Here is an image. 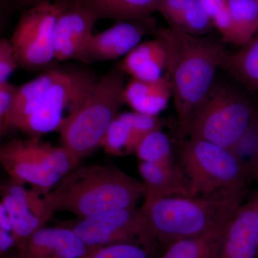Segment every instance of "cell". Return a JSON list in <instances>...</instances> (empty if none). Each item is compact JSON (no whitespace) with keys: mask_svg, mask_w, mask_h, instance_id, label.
I'll return each mask as SVG.
<instances>
[{"mask_svg":"<svg viewBox=\"0 0 258 258\" xmlns=\"http://www.w3.org/2000/svg\"><path fill=\"white\" fill-rule=\"evenodd\" d=\"M154 36L165 45L166 76L170 80L180 135L186 137L190 121L214 86L227 52L221 37L195 36L176 28H157Z\"/></svg>","mask_w":258,"mask_h":258,"instance_id":"1","label":"cell"},{"mask_svg":"<svg viewBox=\"0 0 258 258\" xmlns=\"http://www.w3.org/2000/svg\"><path fill=\"white\" fill-rule=\"evenodd\" d=\"M145 196L143 182L113 166H78L44 195L52 214L66 211L78 217L137 207Z\"/></svg>","mask_w":258,"mask_h":258,"instance_id":"2","label":"cell"},{"mask_svg":"<svg viewBox=\"0 0 258 258\" xmlns=\"http://www.w3.org/2000/svg\"><path fill=\"white\" fill-rule=\"evenodd\" d=\"M247 190L222 189L198 196L145 200L142 208L158 244L165 248L176 240L225 224L243 204Z\"/></svg>","mask_w":258,"mask_h":258,"instance_id":"3","label":"cell"},{"mask_svg":"<svg viewBox=\"0 0 258 258\" xmlns=\"http://www.w3.org/2000/svg\"><path fill=\"white\" fill-rule=\"evenodd\" d=\"M125 86L119 69L98 79L82 106L61 129V147L81 159L102 147L107 129L125 103Z\"/></svg>","mask_w":258,"mask_h":258,"instance_id":"4","label":"cell"},{"mask_svg":"<svg viewBox=\"0 0 258 258\" xmlns=\"http://www.w3.org/2000/svg\"><path fill=\"white\" fill-rule=\"evenodd\" d=\"M80 161L64 148L42 142L40 137L14 139L0 148V162L10 179L31 184L43 196L79 166Z\"/></svg>","mask_w":258,"mask_h":258,"instance_id":"5","label":"cell"},{"mask_svg":"<svg viewBox=\"0 0 258 258\" xmlns=\"http://www.w3.org/2000/svg\"><path fill=\"white\" fill-rule=\"evenodd\" d=\"M257 113L242 93L215 82L191 118L186 136L231 150L247 133Z\"/></svg>","mask_w":258,"mask_h":258,"instance_id":"6","label":"cell"},{"mask_svg":"<svg viewBox=\"0 0 258 258\" xmlns=\"http://www.w3.org/2000/svg\"><path fill=\"white\" fill-rule=\"evenodd\" d=\"M180 161L191 196L222 189H245L252 176L232 150L202 139L189 137L184 142Z\"/></svg>","mask_w":258,"mask_h":258,"instance_id":"7","label":"cell"},{"mask_svg":"<svg viewBox=\"0 0 258 258\" xmlns=\"http://www.w3.org/2000/svg\"><path fill=\"white\" fill-rule=\"evenodd\" d=\"M55 225L72 230L90 249L131 243L144 246L155 252L158 244L145 212L137 207L95 216L56 220Z\"/></svg>","mask_w":258,"mask_h":258,"instance_id":"8","label":"cell"},{"mask_svg":"<svg viewBox=\"0 0 258 258\" xmlns=\"http://www.w3.org/2000/svg\"><path fill=\"white\" fill-rule=\"evenodd\" d=\"M98 80L87 70L68 68L63 77L49 90L36 111L18 130L30 137L60 132L82 106Z\"/></svg>","mask_w":258,"mask_h":258,"instance_id":"9","label":"cell"},{"mask_svg":"<svg viewBox=\"0 0 258 258\" xmlns=\"http://www.w3.org/2000/svg\"><path fill=\"white\" fill-rule=\"evenodd\" d=\"M64 0L42 3L23 10L10 41L19 67L36 71L55 60L54 32Z\"/></svg>","mask_w":258,"mask_h":258,"instance_id":"10","label":"cell"},{"mask_svg":"<svg viewBox=\"0 0 258 258\" xmlns=\"http://www.w3.org/2000/svg\"><path fill=\"white\" fill-rule=\"evenodd\" d=\"M99 19L86 0H64L54 32L55 60H81Z\"/></svg>","mask_w":258,"mask_h":258,"instance_id":"11","label":"cell"},{"mask_svg":"<svg viewBox=\"0 0 258 258\" xmlns=\"http://www.w3.org/2000/svg\"><path fill=\"white\" fill-rule=\"evenodd\" d=\"M157 28L152 17L141 20L117 21L109 28L93 34L80 62L91 64L125 57L142 42L146 35Z\"/></svg>","mask_w":258,"mask_h":258,"instance_id":"12","label":"cell"},{"mask_svg":"<svg viewBox=\"0 0 258 258\" xmlns=\"http://www.w3.org/2000/svg\"><path fill=\"white\" fill-rule=\"evenodd\" d=\"M257 221L255 192L226 223L215 258H258Z\"/></svg>","mask_w":258,"mask_h":258,"instance_id":"13","label":"cell"},{"mask_svg":"<svg viewBox=\"0 0 258 258\" xmlns=\"http://www.w3.org/2000/svg\"><path fill=\"white\" fill-rule=\"evenodd\" d=\"M84 241L66 227H42L23 247L17 249L11 258H81L89 252Z\"/></svg>","mask_w":258,"mask_h":258,"instance_id":"14","label":"cell"},{"mask_svg":"<svg viewBox=\"0 0 258 258\" xmlns=\"http://www.w3.org/2000/svg\"><path fill=\"white\" fill-rule=\"evenodd\" d=\"M139 171L145 186V200L191 197L189 183L181 166L140 161Z\"/></svg>","mask_w":258,"mask_h":258,"instance_id":"15","label":"cell"},{"mask_svg":"<svg viewBox=\"0 0 258 258\" xmlns=\"http://www.w3.org/2000/svg\"><path fill=\"white\" fill-rule=\"evenodd\" d=\"M141 42L125 55L119 69L132 79L156 81L164 77L168 64L165 45L159 37Z\"/></svg>","mask_w":258,"mask_h":258,"instance_id":"16","label":"cell"},{"mask_svg":"<svg viewBox=\"0 0 258 258\" xmlns=\"http://www.w3.org/2000/svg\"><path fill=\"white\" fill-rule=\"evenodd\" d=\"M154 13L160 14L169 27L195 36L210 35L214 28L199 0H159Z\"/></svg>","mask_w":258,"mask_h":258,"instance_id":"17","label":"cell"},{"mask_svg":"<svg viewBox=\"0 0 258 258\" xmlns=\"http://www.w3.org/2000/svg\"><path fill=\"white\" fill-rule=\"evenodd\" d=\"M125 103L134 111L158 116L167 108L172 88L167 76L156 81L132 79L125 84Z\"/></svg>","mask_w":258,"mask_h":258,"instance_id":"18","label":"cell"},{"mask_svg":"<svg viewBox=\"0 0 258 258\" xmlns=\"http://www.w3.org/2000/svg\"><path fill=\"white\" fill-rule=\"evenodd\" d=\"M66 69L53 68L18 88L12 108L10 128L18 129L35 111L49 90L60 81Z\"/></svg>","mask_w":258,"mask_h":258,"instance_id":"19","label":"cell"},{"mask_svg":"<svg viewBox=\"0 0 258 258\" xmlns=\"http://www.w3.org/2000/svg\"><path fill=\"white\" fill-rule=\"evenodd\" d=\"M1 198L0 204L9 216L16 250L23 247L37 230L45 227L47 222L36 216L26 204L15 197L1 192Z\"/></svg>","mask_w":258,"mask_h":258,"instance_id":"20","label":"cell"},{"mask_svg":"<svg viewBox=\"0 0 258 258\" xmlns=\"http://www.w3.org/2000/svg\"><path fill=\"white\" fill-rule=\"evenodd\" d=\"M221 69L258 94V32L240 50L228 52Z\"/></svg>","mask_w":258,"mask_h":258,"instance_id":"21","label":"cell"},{"mask_svg":"<svg viewBox=\"0 0 258 258\" xmlns=\"http://www.w3.org/2000/svg\"><path fill=\"white\" fill-rule=\"evenodd\" d=\"M226 223L201 235L176 240L156 258H215Z\"/></svg>","mask_w":258,"mask_h":258,"instance_id":"22","label":"cell"},{"mask_svg":"<svg viewBox=\"0 0 258 258\" xmlns=\"http://www.w3.org/2000/svg\"><path fill=\"white\" fill-rule=\"evenodd\" d=\"M235 35L234 45L242 47L258 32L256 0H227Z\"/></svg>","mask_w":258,"mask_h":258,"instance_id":"23","label":"cell"},{"mask_svg":"<svg viewBox=\"0 0 258 258\" xmlns=\"http://www.w3.org/2000/svg\"><path fill=\"white\" fill-rule=\"evenodd\" d=\"M159 0H106L97 10L100 19L116 21L151 18Z\"/></svg>","mask_w":258,"mask_h":258,"instance_id":"24","label":"cell"},{"mask_svg":"<svg viewBox=\"0 0 258 258\" xmlns=\"http://www.w3.org/2000/svg\"><path fill=\"white\" fill-rule=\"evenodd\" d=\"M139 161L154 164H173L170 139L161 128L153 131L141 140L135 150Z\"/></svg>","mask_w":258,"mask_h":258,"instance_id":"25","label":"cell"},{"mask_svg":"<svg viewBox=\"0 0 258 258\" xmlns=\"http://www.w3.org/2000/svg\"><path fill=\"white\" fill-rule=\"evenodd\" d=\"M130 130L127 112L118 113L107 129L102 142V147L104 148L105 152L113 156H120L125 153Z\"/></svg>","mask_w":258,"mask_h":258,"instance_id":"26","label":"cell"},{"mask_svg":"<svg viewBox=\"0 0 258 258\" xmlns=\"http://www.w3.org/2000/svg\"><path fill=\"white\" fill-rule=\"evenodd\" d=\"M225 44L235 43L233 26L227 0H199Z\"/></svg>","mask_w":258,"mask_h":258,"instance_id":"27","label":"cell"},{"mask_svg":"<svg viewBox=\"0 0 258 258\" xmlns=\"http://www.w3.org/2000/svg\"><path fill=\"white\" fill-rule=\"evenodd\" d=\"M130 123V137L125 154L135 152L136 148L144 137L153 131L162 128V120L158 116L138 112H127Z\"/></svg>","mask_w":258,"mask_h":258,"instance_id":"28","label":"cell"},{"mask_svg":"<svg viewBox=\"0 0 258 258\" xmlns=\"http://www.w3.org/2000/svg\"><path fill=\"white\" fill-rule=\"evenodd\" d=\"M81 258H156L152 249L131 243L111 244L91 249Z\"/></svg>","mask_w":258,"mask_h":258,"instance_id":"29","label":"cell"},{"mask_svg":"<svg viewBox=\"0 0 258 258\" xmlns=\"http://www.w3.org/2000/svg\"><path fill=\"white\" fill-rule=\"evenodd\" d=\"M18 87L9 81L0 83V134L3 137L10 130V118Z\"/></svg>","mask_w":258,"mask_h":258,"instance_id":"30","label":"cell"},{"mask_svg":"<svg viewBox=\"0 0 258 258\" xmlns=\"http://www.w3.org/2000/svg\"><path fill=\"white\" fill-rule=\"evenodd\" d=\"M19 64L10 40H0V83L8 82Z\"/></svg>","mask_w":258,"mask_h":258,"instance_id":"31","label":"cell"},{"mask_svg":"<svg viewBox=\"0 0 258 258\" xmlns=\"http://www.w3.org/2000/svg\"><path fill=\"white\" fill-rule=\"evenodd\" d=\"M60 1V0H13L15 6L24 10L28 9L32 6L42 3H51V2Z\"/></svg>","mask_w":258,"mask_h":258,"instance_id":"32","label":"cell"},{"mask_svg":"<svg viewBox=\"0 0 258 258\" xmlns=\"http://www.w3.org/2000/svg\"><path fill=\"white\" fill-rule=\"evenodd\" d=\"M254 127H255V150H254L253 175L254 177L258 179V111L254 120Z\"/></svg>","mask_w":258,"mask_h":258,"instance_id":"33","label":"cell"},{"mask_svg":"<svg viewBox=\"0 0 258 258\" xmlns=\"http://www.w3.org/2000/svg\"><path fill=\"white\" fill-rule=\"evenodd\" d=\"M106 0H86L88 5L93 8V10L97 13V10L103 4Z\"/></svg>","mask_w":258,"mask_h":258,"instance_id":"34","label":"cell"},{"mask_svg":"<svg viewBox=\"0 0 258 258\" xmlns=\"http://www.w3.org/2000/svg\"><path fill=\"white\" fill-rule=\"evenodd\" d=\"M0 258H11V257H10L9 255H3V256H0Z\"/></svg>","mask_w":258,"mask_h":258,"instance_id":"35","label":"cell"},{"mask_svg":"<svg viewBox=\"0 0 258 258\" xmlns=\"http://www.w3.org/2000/svg\"><path fill=\"white\" fill-rule=\"evenodd\" d=\"M256 192H257V196H258V189H257V191H256ZM257 247H258V221H257Z\"/></svg>","mask_w":258,"mask_h":258,"instance_id":"36","label":"cell"},{"mask_svg":"<svg viewBox=\"0 0 258 258\" xmlns=\"http://www.w3.org/2000/svg\"><path fill=\"white\" fill-rule=\"evenodd\" d=\"M256 1H257V5H258V0H256Z\"/></svg>","mask_w":258,"mask_h":258,"instance_id":"37","label":"cell"}]
</instances>
